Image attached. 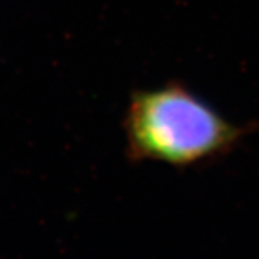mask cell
<instances>
[{
    "label": "cell",
    "instance_id": "cell-1",
    "mask_svg": "<svg viewBox=\"0 0 259 259\" xmlns=\"http://www.w3.org/2000/svg\"><path fill=\"white\" fill-rule=\"evenodd\" d=\"M128 160L188 168L225 156L247 134L180 82L131 96L124 118Z\"/></svg>",
    "mask_w": 259,
    "mask_h": 259
}]
</instances>
